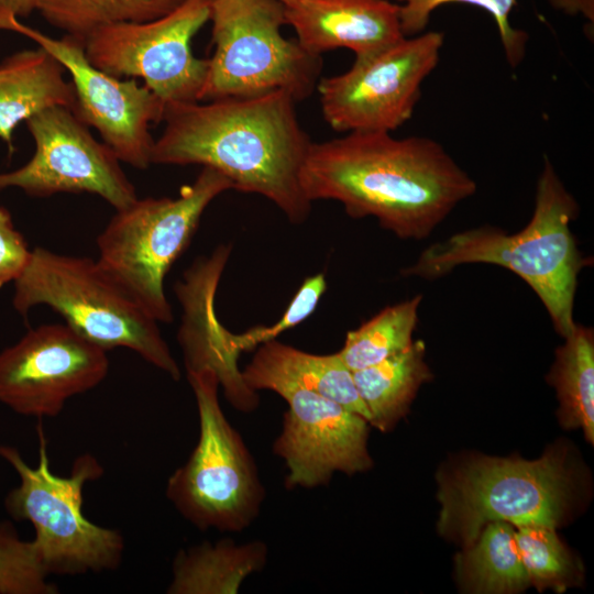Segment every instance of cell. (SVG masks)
Wrapping results in <instances>:
<instances>
[{
	"label": "cell",
	"instance_id": "1",
	"mask_svg": "<svg viewBox=\"0 0 594 594\" xmlns=\"http://www.w3.org/2000/svg\"><path fill=\"white\" fill-rule=\"evenodd\" d=\"M306 196L340 202L354 219L375 218L403 240H424L463 200L475 180L426 136L349 132L311 143L301 173Z\"/></svg>",
	"mask_w": 594,
	"mask_h": 594
},
{
	"label": "cell",
	"instance_id": "2",
	"mask_svg": "<svg viewBox=\"0 0 594 594\" xmlns=\"http://www.w3.org/2000/svg\"><path fill=\"white\" fill-rule=\"evenodd\" d=\"M285 91L255 97L169 103L151 162L201 165L228 177L233 189L272 201L294 224L307 220L311 201L301 173L311 145Z\"/></svg>",
	"mask_w": 594,
	"mask_h": 594
},
{
	"label": "cell",
	"instance_id": "3",
	"mask_svg": "<svg viewBox=\"0 0 594 594\" xmlns=\"http://www.w3.org/2000/svg\"><path fill=\"white\" fill-rule=\"evenodd\" d=\"M579 206L553 165L543 157L530 221L517 233L482 226L426 248L404 276L436 279L463 264L485 263L509 270L539 297L556 331L565 338L573 319L578 277L587 264L578 249L571 223Z\"/></svg>",
	"mask_w": 594,
	"mask_h": 594
},
{
	"label": "cell",
	"instance_id": "4",
	"mask_svg": "<svg viewBox=\"0 0 594 594\" xmlns=\"http://www.w3.org/2000/svg\"><path fill=\"white\" fill-rule=\"evenodd\" d=\"M14 288L13 307L22 316L37 305H46L74 331L106 351L130 349L173 380L180 378L158 322L97 260L35 248Z\"/></svg>",
	"mask_w": 594,
	"mask_h": 594
},
{
	"label": "cell",
	"instance_id": "5",
	"mask_svg": "<svg viewBox=\"0 0 594 594\" xmlns=\"http://www.w3.org/2000/svg\"><path fill=\"white\" fill-rule=\"evenodd\" d=\"M573 484L563 449L531 461L468 459L439 475V532L466 548L492 521L557 528L570 510Z\"/></svg>",
	"mask_w": 594,
	"mask_h": 594
},
{
	"label": "cell",
	"instance_id": "6",
	"mask_svg": "<svg viewBox=\"0 0 594 594\" xmlns=\"http://www.w3.org/2000/svg\"><path fill=\"white\" fill-rule=\"evenodd\" d=\"M230 189L228 177L202 167L176 198H138L117 210L98 235L97 262L157 322H172L165 277L189 245L206 208Z\"/></svg>",
	"mask_w": 594,
	"mask_h": 594
},
{
	"label": "cell",
	"instance_id": "7",
	"mask_svg": "<svg viewBox=\"0 0 594 594\" xmlns=\"http://www.w3.org/2000/svg\"><path fill=\"white\" fill-rule=\"evenodd\" d=\"M38 463L32 468L16 449L0 446V457L16 471L20 485L4 502L16 520H28L35 529L32 542L48 575H77L117 569L124 540L116 530L98 526L85 517L82 493L87 482L99 479L103 469L91 454L78 457L68 476L51 471L47 443L41 426Z\"/></svg>",
	"mask_w": 594,
	"mask_h": 594
},
{
	"label": "cell",
	"instance_id": "8",
	"mask_svg": "<svg viewBox=\"0 0 594 594\" xmlns=\"http://www.w3.org/2000/svg\"><path fill=\"white\" fill-rule=\"evenodd\" d=\"M213 55L199 101L285 91L296 102L317 88L322 58L282 34L280 0H212Z\"/></svg>",
	"mask_w": 594,
	"mask_h": 594
},
{
	"label": "cell",
	"instance_id": "9",
	"mask_svg": "<svg viewBox=\"0 0 594 594\" xmlns=\"http://www.w3.org/2000/svg\"><path fill=\"white\" fill-rule=\"evenodd\" d=\"M198 417V442L166 485L178 513L200 530L239 532L258 516L265 497L255 461L226 418L211 370L187 372Z\"/></svg>",
	"mask_w": 594,
	"mask_h": 594
},
{
	"label": "cell",
	"instance_id": "10",
	"mask_svg": "<svg viewBox=\"0 0 594 594\" xmlns=\"http://www.w3.org/2000/svg\"><path fill=\"white\" fill-rule=\"evenodd\" d=\"M212 0H184L169 13L145 22L103 26L84 41L90 63L118 78H140L163 102L199 101L208 58L191 50L210 20Z\"/></svg>",
	"mask_w": 594,
	"mask_h": 594
},
{
	"label": "cell",
	"instance_id": "11",
	"mask_svg": "<svg viewBox=\"0 0 594 594\" xmlns=\"http://www.w3.org/2000/svg\"><path fill=\"white\" fill-rule=\"evenodd\" d=\"M443 33L427 32L365 57L319 80L321 112L338 132H393L407 122L425 79L437 67Z\"/></svg>",
	"mask_w": 594,
	"mask_h": 594
},
{
	"label": "cell",
	"instance_id": "12",
	"mask_svg": "<svg viewBox=\"0 0 594 594\" xmlns=\"http://www.w3.org/2000/svg\"><path fill=\"white\" fill-rule=\"evenodd\" d=\"M0 30L18 32L48 52L67 72L76 98L74 112L97 130L118 158L139 169L152 162L151 124L163 119V102L135 79L109 75L87 58L84 43L65 35L55 38L0 12Z\"/></svg>",
	"mask_w": 594,
	"mask_h": 594
},
{
	"label": "cell",
	"instance_id": "13",
	"mask_svg": "<svg viewBox=\"0 0 594 594\" xmlns=\"http://www.w3.org/2000/svg\"><path fill=\"white\" fill-rule=\"evenodd\" d=\"M35 151L22 167L0 174V189L16 187L33 197L95 194L116 210L138 199L120 160L69 108H46L26 121Z\"/></svg>",
	"mask_w": 594,
	"mask_h": 594
},
{
	"label": "cell",
	"instance_id": "14",
	"mask_svg": "<svg viewBox=\"0 0 594 594\" xmlns=\"http://www.w3.org/2000/svg\"><path fill=\"white\" fill-rule=\"evenodd\" d=\"M108 371L105 349L66 323L42 324L0 352V402L21 415L55 417Z\"/></svg>",
	"mask_w": 594,
	"mask_h": 594
},
{
	"label": "cell",
	"instance_id": "15",
	"mask_svg": "<svg viewBox=\"0 0 594 594\" xmlns=\"http://www.w3.org/2000/svg\"><path fill=\"white\" fill-rule=\"evenodd\" d=\"M267 391L288 405L273 444L287 469V488H315L327 485L336 472L353 475L372 468L364 417L289 383H274Z\"/></svg>",
	"mask_w": 594,
	"mask_h": 594
},
{
	"label": "cell",
	"instance_id": "16",
	"mask_svg": "<svg viewBox=\"0 0 594 594\" xmlns=\"http://www.w3.org/2000/svg\"><path fill=\"white\" fill-rule=\"evenodd\" d=\"M232 246L220 244L207 257H199L175 285L182 306L177 341L187 372L211 370L232 407L250 414L260 404L257 392L244 382L239 355L228 342L227 331L215 310L217 288Z\"/></svg>",
	"mask_w": 594,
	"mask_h": 594
},
{
	"label": "cell",
	"instance_id": "17",
	"mask_svg": "<svg viewBox=\"0 0 594 594\" xmlns=\"http://www.w3.org/2000/svg\"><path fill=\"white\" fill-rule=\"evenodd\" d=\"M285 20L301 47L319 56L348 48L365 57L406 37L399 4L388 0H294L285 4Z\"/></svg>",
	"mask_w": 594,
	"mask_h": 594
},
{
	"label": "cell",
	"instance_id": "18",
	"mask_svg": "<svg viewBox=\"0 0 594 594\" xmlns=\"http://www.w3.org/2000/svg\"><path fill=\"white\" fill-rule=\"evenodd\" d=\"M242 376L255 392L268 389L274 383L299 386L340 404L370 422L371 416L358 393L353 372L338 352L312 354L271 340L258 345Z\"/></svg>",
	"mask_w": 594,
	"mask_h": 594
},
{
	"label": "cell",
	"instance_id": "19",
	"mask_svg": "<svg viewBox=\"0 0 594 594\" xmlns=\"http://www.w3.org/2000/svg\"><path fill=\"white\" fill-rule=\"evenodd\" d=\"M63 66L44 48L19 51L0 63V140L13 152L18 124L54 106L75 110L76 98Z\"/></svg>",
	"mask_w": 594,
	"mask_h": 594
},
{
	"label": "cell",
	"instance_id": "20",
	"mask_svg": "<svg viewBox=\"0 0 594 594\" xmlns=\"http://www.w3.org/2000/svg\"><path fill=\"white\" fill-rule=\"evenodd\" d=\"M267 559L262 541L237 544L223 539L180 550L172 566L168 594H237L252 573L260 572Z\"/></svg>",
	"mask_w": 594,
	"mask_h": 594
},
{
	"label": "cell",
	"instance_id": "21",
	"mask_svg": "<svg viewBox=\"0 0 594 594\" xmlns=\"http://www.w3.org/2000/svg\"><path fill=\"white\" fill-rule=\"evenodd\" d=\"M425 352L424 341L416 340L406 350L353 372L371 426L387 432L407 414L419 387L432 378Z\"/></svg>",
	"mask_w": 594,
	"mask_h": 594
},
{
	"label": "cell",
	"instance_id": "22",
	"mask_svg": "<svg viewBox=\"0 0 594 594\" xmlns=\"http://www.w3.org/2000/svg\"><path fill=\"white\" fill-rule=\"evenodd\" d=\"M457 568L464 588L472 593H518L531 585L515 526L507 521L486 524L458 557Z\"/></svg>",
	"mask_w": 594,
	"mask_h": 594
},
{
	"label": "cell",
	"instance_id": "23",
	"mask_svg": "<svg viewBox=\"0 0 594 594\" xmlns=\"http://www.w3.org/2000/svg\"><path fill=\"white\" fill-rule=\"evenodd\" d=\"M556 351L548 375L560 403L559 418L565 428H581L594 440V334L582 324L564 338Z\"/></svg>",
	"mask_w": 594,
	"mask_h": 594
},
{
	"label": "cell",
	"instance_id": "24",
	"mask_svg": "<svg viewBox=\"0 0 594 594\" xmlns=\"http://www.w3.org/2000/svg\"><path fill=\"white\" fill-rule=\"evenodd\" d=\"M184 0H36L35 11L51 25L82 42L95 31L118 23L163 16Z\"/></svg>",
	"mask_w": 594,
	"mask_h": 594
},
{
	"label": "cell",
	"instance_id": "25",
	"mask_svg": "<svg viewBox=\"0 0 594 594\" xmlns=\"http://www.w3.org/2000/svg\"><path fill=\"white\" fill-rule=\"evenodd\" d=\"M421 295L388 306L346 333L338 352L352 371L375 365L410 346L418 321Z\"/></svg>",
	"mask_w": 594,
	"mask_h": 594
},
{
	"label": "cell",
	"instance_id": "26",
	"mask_svg": "<svg viewBox=\"0 0 594 594\" xmlns=\"http://www.w3.org/2000/svg\"><path fill=\"white\" fill-rule=\"evenodd\" d=\"M519 553L531 584L539 591H564L576 575L575 564L556 528L529 524L515 527Z\"/></svg>",
	"mask_w": 594,
	"mask_h": 594
},
{
	"label": "cell",
	"instance_id": "27",
	"mask_svg": "<svg viewBox=\"0 0 594 594\" xmlns=\"http://www.w3.org/2000/svg\"><path fill=\"white\" fill-rule=\"evenodd\" d=\"M32 541L21 540L13 527L0 522V594H56Z\"/></svg>",
	"mask_w": 594,
	"mask_h": 594
},
{
	"label": "cell",
	"instance_id": "28",
	"mask_svg": "<svg viewBox=\"0 0 594 594\" xmlns=\"http://www.w3.org/2000/svg\"><path fill=\"white\" fill-rule=\"evenodd\" d=\"M399 4V19L403 34L408 37L421 32L431 12L439 6L461 2L479 6L490 12L498 28L506 58L516 67L524 58L528 35L514 29L509 23V13L516 0H396Z\"/></svg>",
	"mask_w": 594,
	"mask_h": 594
},
{
	"label": "cell",
	"instance_id": "29",
	"mask_svg": "<svg viewBox=\"0 0 594 594\" xmlns=\"http://www.w3.org/2000/svg\"><path fill=\"white\" fill-rule=\"evenodd\" d=\"M327 289L324 273L307 277L292 301L272 326H256L243 333H232L228 330L227 338L231 350L239 354L249 351L271 340H275L283 332L298 326L316 310L318 302Z\"/></svg>",
	"mask_w": 594,
	"mask_h": 594
},
{
	"label": "cell",
	"instance_id": "30",
	"mask_svg": "<svg viewBox=\"0 0 594 594\" xmlns=\"http://www.w3.org/2000/svg\"><path fill=\"white\" fill-rule=\"evenodd\" d=\"M30 254L28 243L15 229L11 213L7 208L0 207V288L16 279Z\"/></svg>",
	"mask_w": 594,
	"mask_h": 594
},
{
	"label": "cell",
	"instance_id": "31",
	"mask_svg": "<svg viewBox=\"0 0 594 594\" xmlns=\"http://www.w3.org/2000/svg\"><path fill=\"white\" fill-rule=\"evenodd\" d=\"M35 2L36 0H0V12L18 19L26 18L35 11Z\"/></svg>",
	"mask_w": 594,
	"mask_h": 594
},
{
	"label": "cell",
	"instance_id": "32",
	"mask_svg": "<svg viewBox=\"0 0 594 594\" xmlns=\"http://www.w3.org/2000/svg\"><path fill=\"white\" fill-rule=\"evenodd\" d=\"M280 1H282L284 4H288V3H290V2L294 1V0H280Z\"/></svg>",
	"mask_w": 594,
	"mask_h": 594
}]
</instances>
